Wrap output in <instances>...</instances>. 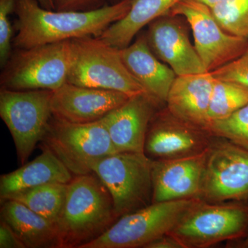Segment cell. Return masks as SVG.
Segmentation results:
<instances>
[{
  "label": "cell",
  "instance_id": "1",
  "mask_svg": "<svg viewBox=\"0 0 248 248\" xmlns=\"http://www.w3.org/2000/svg\"><path fill=\"white\" fill-rule=\"evenodd\" d=\"M133 0H122L89 11H58L44 9L37 0H16V48H29L85 37H99L123 18Z\"/></svg>",
  "mask_w": 248,
  "mask_h": 248
},
{
  "label": "cell",
  "instance_id": "2",
  "mask_svg": "<svg viewBox=\"0 0 248 248\" xmlns=\"http://www.w3.org/2000/svg\"><path fill=\"white\" fill-rule=\"evenodd\" d=\"M119 217L107 187L94 174L76 175L67 184L55 222L60 248H81L106 232Z\"/></svg>",
  "mask_w": 248,
  "mask_h": 248
},
{
  "label": "cell",
  "instance_id": "3",
  "mask_svg": "<svg viewBox=\"0 0 248 248\" xmlns=\"http://www.w3.org/2000/svg\"><path fill=\"white\" fill-rule=\"evenodd\" d=\"M73 57L72 40L16 48L2 68L1 88L55 91L67 82Z\"/></svg>",
  "mask_w": 248,
  "mask_h": 248
},
{
  "label": "cell",
  "instance_id": "4",
  "mask_svg": "<svg viewBox=\"0 0 248 248\" xmlns=\"http://www.w3.org/2000/svg\"><path fill=\"white\" fill-rule=\"evenodd\" d=\"M248 231V202L211 203L197 200L169 234L183 248H207L236 241Z\"/></svg>",
  "mask_w": 248,
  "mask_h": 248
},
{
  "label": "cell",
  "instance_id": "5",
  "mask_svg": "<svg viewBox=\"0 0 248 248\" xmlns=\"http://www.w3.org/2000/svg\"><path fill=\"white\" fill-rule=\"evenodd\" d=\"M72 42L74 57L67 82L117 91L130 97L147 93L125 66L120 49L107 45L99 37H81Z\"/></svg>",
  "mask_w": 248,
  "mask_h": 248
},
{
  "label": "cell",
  "instance_id": "6",
  "mask_svg": "<svg viewBox=\"0 0 248 248\" xmlns=\"http://www.w3.org/2000/svg\"><path fill=\"white\" fill-rule=\"evenodd\" d=\"M152 161L144 153L122 152L93 165L92 172L110 192L119 218L153 203Z\"/></svg>",
  "mask_w": 248,
  "mask_h": 248
},
{
  "label": "cell",
  "instance_id": "7",
  "mask_svg": "<svg viewBox=\"0 0 248 248\" xmlns=\"http://www.w3.org/2000/svg\"><path fill=\"white\" fill-rule=\"evenodd\" d=\"M42 141L75 176L93 173L97 161L117 153L102 120L78 124L53 117Z\"/></svg>",
  "mask_w": 248,
  "mask_h": 248
},
{
  "label": "cell",
  "instance_id": "8",
  "mask_svg": "<svg viewBox=\"0 0 248 248\" xmlns=\"http://www.w3.org/2000/svg\"><path fill=\"white\" fill-rule=\"evenodd\" d=\"M197 200L153 203L127 214L102 236L81 248H145L169 234Z\"/></svg>",
  "mask_w": 248,
  "mask_h": 248
},
{
  "label": "cell",
  "instance_id": "9",
  "mask_svg": "<svg viewBox=\"0 0 248 248\" xmlns=\"http://www.w3.org/2000/svg\"><path fill=\"white\" fill-rule=\"evenodd\" d=\"M53 93L50 90L14 91L3 88L0 91V116L11 134L22 165L48 130L53 117Z\"/></svg>",
  "mask_w": 248,
  "mask_h": 248
},
{
  "label": "cell",
  "instance_id": "10",
  "mask_svg": "<svg viewBox=\"0 0 248 248\" xmlns=\"http://www.w3.org/2000/svg\"><path fill=\"white\" fill-rule=\"evenodd\" d=\"M200 200L211 203L248 202V151L214 136L205 153Z\"/></svg>",
  "mask_w": 248,
  "mask_h": 248
},
{
  "label": "cell",
  "instance_id": "11",
  "mask_svg": "<svg viewBox=\"0 0 248 248\" xmlns=\"http://www.w3.org/2000/svg\"><path fill=\"white\" fill-rule=\"evenodd\" d=\"M169 15L184 17L189 23L194 46L209 73L236 60L248 48V39L223 30L210 6L197 0H182Z\"/></svg>",
  "mask_w": 248,
  "mask_h": 248
},
{
  "label": "cell",
  "instance_id": "12",
  "mask_svg": "<svg viewBox=\"0 0 248 248\" xmlns=\"http://www.w3.org/2000/svg\"><path fill=\"white\" fill-rule=\"evenodd\" d=\"M155 119L150 124L144 145V153L152 160L199 156L213 141L214 136L208 130L186 123L168 110Z\"/></svg>",
  "mask_w": 248,
  "mask_h": 248
},
{
  "label": "cell",
  "instance_id": "13",
  "mask_svg": "<svg viewBox=\"0 0 248 248\" xmlns=\"http://www.w3.org/2000/svg\"><path fill=\"white\" fill-rule=\"evenodd\" d=\"M176 16H165L148 25L147 42L153 53L177 76L208 72Z\"/></svg>",
  "mask_w": 248,
  "mask_h": 248
},
{
  "label": "cell",
  "instance_id": "14",
  "mask_svg": "<svg viewBox=\"0 0 248 248\" xmlns=\"http://www.w3.org/2000/svg\"><path fill=\"white\" fill-rule=\"evenodd\" d=\"M129 98L117 91L82 87L66 82L53 91L52 112L55 118L66 122L90 123L102 120Z\"/></svg>",
  "mask_w": 248,
  "mask_h": 248
},
{
  "label": "cell",
  "instance_id": "15",
  "mask_svg": "<svg viewBox=\"0 0 248 248\" xmlns=\"http://www.w3.org/2000/svg\"><path fill=\"white\" fill-rule=\"evenodd\" d=\"M159 103L148 93H141L102 119L117 153H144L147 132Z\"/></svg>",
  "mask_w": 248,
  "mask_h": 248
},
{
  "label": "cell",
  "instance_id": "16",
  "mask_svg": "<svg viewBox=\"0 0 248 248\" xmlns=\"http://www.w3.org/2000/svg\"><path fill=\"white\" fill-rule=\"evenodd\" d=\"M205 153L184 159L152 160L153 203L200 199Z\"/></svg>",
  "mask_w": 248,
  "mask_h": 248
},
{
  "label": "cell",
  "instance_id": "17",
  "mask_svg": "<svg viewBox=\"0 0 248 248\" xmlns=\"http://www.w3.org/2000/svg\"><path fill=\"white\" fill-rule=\"evenodd\" d=\"M215 79L209 72L177 76L166 100L167 110L179 120L207 130Z\"/></svg>",
  "mask_w": 248,
  "mask_h": 248
},
{
  "label": "cell",
  "instance_id": "18",
  "mask_svg": "<svg viewBox=\"0 0 248 248\" xmlns=\"http://www.w3.org/2000/svg\"><path fill=\"white\" fill-rule=\"evenodd\" d=\"M120 53L125 66L146 92L159 102L166 103L177 76L153 53L146 35L139 36L133 43L120 49Z\"/></svg>",
  "mask_w": 248,
  "mask_h": 248
},
{
  "label": "cell",
  "instance_id": "19",
  "mask_svg": "<svg viewBox=\"0 0 248 248\" xmlns=\"http://www.w3.org/2000/svg\"><path fill=\"white\" fill-rule=\"evenodd\" d=\"M73 174L48 148L35 159L0 177L1 202L11 196L45 184H68Z\"/></svg>",
  "mask_w": 248,
  "mask_h": 248
},
{
  "label": "cell",
  "instance_id": "20",
  "mask_svg": "<svg viewBox=\"0 0 248 248\" xmlns=\"http://www.w3.org/2000/svg\"><path fill=\"white\" fill-rule=\"evenodd\" d=\"M1 220L14 230L26 248H60L53 222L16 201L1 202Z\"/></svg>",
  "mask_w": 248,
  "mask_h": 248
},
{
  "label": "cell",
  "instance_id": "21",
  "mask_svg": "<svg viewBox=\"0 0 248 248\" xmlns=\"http://www.w3.org/2000/svg\"><path fill=\"white\" fill-rule=\"evenodd\" d=\"M182 0H133L123 18L111 24L99 38L119 49L128 46L143 28L158 18L168 16Z\"/></svg>",
  "mask_w": 248,
  "mask_h": 248
},
{
  "label": "cell",
  "instance_id": "22",
  "mask_svg": "<svg viewBox=\"0 0 248 248\" xmlns=\"http://www.w3.org/2000/svg\"><path fill=\"white\" fill-rule=\"evenodd\" d=\"M67 184L54 183L37 186L15 194L5 200L22 203L55 224L64 203Z\"/></svg>",
  "mask_w": 248,
  "mask_h": 248
},
{
  "label": "cell",
  "instance_id": "23",
  "mask_svg": "<svg viewBox=\"0 0 248 248\" xmlns=\"http://www.w3.org/2000/svg\"><path fill=\"white\" fill-rule=\"evenodd\" d=\"M215 79L208 112V126L212 122L232 115L248 103V86L233 81Z\"/></svg>",
  "mask_w": 248,
  "mask_h": 248
},
{
  "label": "cell",
  "instance_id": "24",
  "mask_svg": "<svg viewBox=\"0 0 248 248\" xmlns=\"http://www.w3.org/2000/svg\"><path fill=\"white\" fill-rule=\"evenodd\" d=\"M210 9L223 30L248 39V0H221Z\"/></svg>",
  "mask_w": 248,
  "mask_h": 248
},
{
  "label": "cell",
  "instance_id": "25",
  "mask_svg": "<svg viewBox=\"0 0 248 248\" xmlns=\"http://www.w3.org/2000/svg\"><path fill=\"white\" fill-rule=\"evenodd\" d=\"M207 130L248 151V103L227 118L212 122Z\"/></svg>",
  "mask_w": 248,
  "mask_h": 248
},
{
  "label": "cell",
  "instance_id": "26",
  "mask_svg": "<svg viewBox=\"0 0 248 248\" xmlns=\"http://www.w3.org/2000/svg\"><path fill=\"white\" fill-rule=\"evenodd\" d=\"M16 0H0V63L4 66L11 56L13 29L10 15L14 13Z\"/></svg>",
  "mask_w": 248,
  "mask_h": 248
},
{
  "label": "cell",
  "instance_id": "27",
  "mask_svg": "<svg viewBox=\"0 0 248 248\" xmlns=\"http://www.w3.org/2000/svg\"><path fill=\"white\" fill-rule=\"evenodd\" d=\"M211 73L216 79L239 83L248 87V46L239 58Z\"/></svg>",
  "mask_w": 248,
  "mask_h": 248
},
{
  "label": "cell",
  "instance_id": "28",
  "mask_svg": "<svg viewBox=\"0 0 248 248\" xmlns=\"http://www.w3.org/2000/svg\"><path fill=\"white\" fill-rule=\"evenodd\" d=\"M107 0H53L55 11H89L106 6Z\"/></svg>",
  "mask_w": 248,
  "mask_h": 248
},
{
  "label": "cell",
  "instance_id": "29",
  "mask_svg": "<svg viewBox=\"0 0 248 248\" xmlns=\"http://www.w3.org/2000/svg\"><path fill=\"white\" fill-rule=\"evenodd\" d=\"M0 248H26L14 230L2 220L0 223Z\"/></svg>",
  "mask_w": 248,
  "mask_h": 248
},
{
  "label": "cell",
  "instance_id": "30",
  "mask_svg": "<svg viewBox=\"0 0 248 248\" xmlns=\"http://www.w3.org/2000/svg\"><path fill=\"white\" fill-rule=\"evenodd\" d=\"M145 248H183L182 245L170 234H165L153 242L147 245Z\"/></svg>",
  "mask_w": 248,
  "mask_h": 248
},
{
  "label": "cell",
  "instance_id": "31",
  "mask_svg": "<svg viewBox=\"0 0 248 248\" xmlns=\"http://www.w3.org/2000/svg\"><path fill=\"white\" fill-rule=\"evenodd\" d=\"M228 248H248V231L247 234L244 237L241 238L236 241L228 242L227 244Z\"/></svg>",
  "mask_w": 248,
  "mask_h": 248
},
{
  "label": "cell",
  "instance_id": "32",
  "mask_svg": "<svg viewBox=\"0 0 248 248\" xmlns=\"http://www.w3.org/2000/svg\"><path fill=\"white\" fill-rule=\"evenodd\" d=\"M39 4L44 9L50 10V11H55V6H54L53 0H37Z\"/></svg>",
  "mask_w": 248,
  "mask_h": 248
},
{
  "label": "cell",
  "instance_id": "33",
  "mask_svg": "<svg viewBox=\"0 0 248 248\" xmlns=\"http://www.w3.org/2000/svg\"><path fill=\"white\" fill-rule=\"evenodd\" d=\"M197 1H200V2L203 3V4L208 5L210 7H212V6L216 4L217 2L221 1V0H197Z\"/></svg>",
  "mask_w": 248,
  "mask_h": 248
},
{
  "label": "cell",
  "instance_id": "34",
  "mask_svg": "<svg viewBox=\"0 0 248 248\" xmlns=\"http://www.w3.org/2000/svg\"><path fill=\"white\" fill-rule=\"evenodd\" d=\"M122 1V0H117V2H119V1Z\"/></svg>",
  "mask_w": 248,
  "mask_h": 248
}]
</instances>
